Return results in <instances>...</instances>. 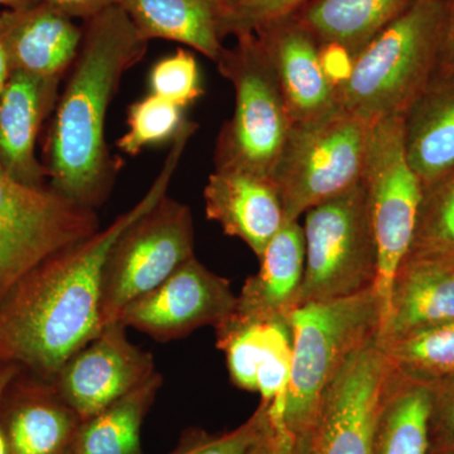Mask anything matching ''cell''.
<instances>
[{
    "label": "cell",
    "mask_w": 454,
    "mask_h": 454,
    "mask_svg": "<svg viewBox=\"0 0 454 454\" xmlns=\"http://www.w3.org/2000/svg\"><path fill=\"white\" fill-rule=\"evenodd\" d=\"M196 128L176 137L157 178L112 225L59 250L31 269L0 298V361L53 380L66 361L103 330L101 279L119 235L167 195Z\"/></svg>",
    "instance_id": "1"
},
{
    "label": "cell",
    "mask_w": 454,
    "mask_h": 454,
    "mask_svg": "<svg viewBox=\"0 0 454 454\" xmlns=\"http://www.w3.org/2000/svg\"><path fill=\"white\" fill-rule=\"evenodd\" d=\"M148 41L116 4L88 20L43 142L49 184L66 199L95 208L121 170L106 139L107 112L122 76L145 56Z\"/></svg>",
    "instance_id": "2"
},
{
    "label": "cell",
    "mask_w": 454,
    "mask_h": 454,
    "mask_svg": "<svg viewBox=\"0 0 454 454\" xmlns=\"http://www.w3.org/2000/svg\"><path fill=\"white\" fill-rule=\"evenodd\" d=\"M446 0H415L354 57L339 106L372 125L405 118L437 71Z\"/></svg>",
    "instance_id": "3"
},
{
    "label": "cell",
    "mask_w": 454,
    "mask_h": 454,
    "mask_svg": "<svg viewBox=\"0 0 454 454\" xmlns=\"http://www.w3.org/2000/svg\"><path fill=\"white\" fill-rule=\"evenodd\" d=\"M380 324V301L373 288L303 304L289 317L293 363L284 424L301 448L328 385L354 352L378 337Z\"/></svg>",
    "instance_id": "4"
},
{
    "label": "cell",
    "mask_w": 454,
    "mask_h": 454,
    "mask_svg": "<svg viewBox=\"0 0 454 454\" xmlns=\"http://www.w3.org/2000/svg\"><path fill=\"white\" fill-rule=\"evenodd\" d=\"M216 62L234 86L235 110L217 137L215 170L271 179L293 127L276 71L255 33L238 35Z\"/></svg>",
    "instance_id": "5"
},
{
    "label": "cell",
    "mask_w": 454,
    "mask_h": 454,
    "mask_svg": "<svg viewBox=\"0 0 454 454\" xmlns=\"http://www.w3.org/2000/svg\"><path fill=\"white\" fill-rule=\"evenodd\" d=\"M372 125L342 107L293 124L271 181L282 200L286 223L345 192L363 178Z\"/></svg>",
    "instance_id": "6"
},
{
    "label": "cell",
    "mask_w": 454,
    "mask_h": 454,
    "mask_svg": "<svg viewBox=\"0 0 454 454\" xmlns=\"http://www.w3.org/2000/svg\"><path fill=\"white\" fill-rule=\"evenodd\" d=\"M303 216L306 262L298 307L373 288L378 256L363 178Z\"/></svg>",
    "instance_id": "7"
},
{
    "label": "cell",
    "mask_w": 454,
    "mask_h": 454,
    "mask_svg": "<svg viewBox=\"0 0 454 454\" xmlns=\"http://www.w3.org/2000/svg\"><path fill=\"white\" fill-rule=\"evenodd\" d=\"M363 181L378 256L373 289L380 301L382 322L394 279L413 243L423 192L406 158L404 118L385 119L370 127Z\"/></svg>",
    "instance_id": "8"
},
{
    "label": "cell",
    "mask_w": 454,
    "mask_h": 454,
    "mask_svg": "<svg viewBox=\"0 0 454 454\" xmlns=\"http://www.w3.org/2000/svg\"><path fill=\"white\" fill-rule=\"evenodd\" d=\"M193 249L192 212L184 203L163 196L127 226L107 255L101 279L104 327L193 258Z\"/></svg>",
    "instance_id": "9"
},
{
    "label": "cell",
    "mask_w": 454,
    "mask_h": 454,
    "mask_svg": "<svg viewBox=\"0 0 454 454\" xmlns=\"http://www.w3.org/2000/svg\"><path fill=\"white\" fill-rule=\"evenodd\" d=\"M100 230L95 210L52 187L25 186L0 166V298L53 254Z\"/></svg>",
    "instance_id": "10"
},
{
    "label": "cell",
    "mask_w": 454,
    "mask_h": 454,
    "mask_svg": "<svg viewBox=\"0 0 454 454\" xmlns=\"http://www.w3.org/2000/svg\"><path fill=\"white\" fill-rule=\"evenodd\" d=\"M391 375L376 337L354 352L322 396L304 454H373Z\"/></svg>",
    "instance_id": "11"
},
{
    "label": "cell",
    "mask_w": 454,
    "mask_h": 454,
    "mask_svg": "<svg viewBox=\"0 0 454 454\" xmlns=\"http://www.w3.org/2000/svg\"><path fill=\"white\" fill-rule=\"evenodd\" d=\"M236 301L229 280L193 256L153 291L128 304L116 321L168 342L206 325L216 327L231 315Z\"/></svg>",
    "instance_id": "12"
},
{
    "label": "cell",
    "mask_w": 454,
    "mask_h": 454,
    "mask_svg": "<svg viewBox=\"0 0 454 454\" xmlns=\"http://www.w3.org/2000/svg\"><path fill=\"white\" fill-rule=\"evenodd\" d=\"M155 370L153 355L130 342L119 321L68 358L53 382L66 403L89 419L148 381Z\"/></svg>",
    "instance_id": "13"
},
{
    "label": "cell",
    "mask_w": 454,
    "mask_h": 454,
    "mask_svg": "<svg viewBox=\"0 0 454 454\" xmlns=\"http://www.w3.org/2000/svg\"><path fill=\"white\" fill-rule=\"evenodd\" d=\"M215 331L232 384L259 393L265 404L286 402L293 363L288 319L247 318L231 313Z\"/></svg>",
    "instance_id": "14"
},
{
    "label": "cell",
    "mask_w": 454,
    "mask_h": 454,
    "mask_svg": "<svg viewBox=\"0 0 454 454\" xmlns=\"http://www.w3.org/2000/svg\"><path fill=\"white\" fill-rule=\"evenodd\" d=\"M82 422L55 382L22 367L0 397L7 454H67Z\"/></svg>",
    "instance_id": "15"
},
{
    "label": "cell",
    "mask_w": 454,
    "mask_h": 454,
    "mask_svg": "<svg viewBox=\"0 0 454 454\" xmlns=\"http://www.w3.org/2000/svg\"><path fill=\"white\" fill-rule=\"evenodd\" d=\"M253 33L276 71L293 124L316 121L340 107L336 89L322 70L319 44L294 14Z\"/></svg>",
    "instance_id": "16"
},
{
    "label": "cell",
    "mask_w": 454,
    "mask_h": 454,
    "mask_svg": "<svg viewBox=\"0 0 454 454\" xmlns=\"http://www.w3.org/2000/svg\"><path fill=\"white\" fill-rule=\"evenodd\" d=\"M61 82L62 77L12 71L0 92V166L25 186H49L35 145L55 110Z\"/></svg>",
    "instance_id": "17"
},
{
    "label": "cell",
    "mask_w": 454,
    "mask_h": 454,
    "mask_svg": "<svg viewBox=\"0 0 454 454\" xmlns=\"http://www.w3.org/2000/svg\"><path fill=\"white\" fill-rule=\"evenodd\" d=\"M83 29L46 2L0 11V44L12 71L62 77L79 52Z\"/></svg>",
    "instance_id": "18"
},
{
    "label": "cell",
    "mask_w": 454,
    "mask_h": 454,
    "mask_svg": "<svg viewBox=\"0 0 454 454\" xmlns=\"http://www.w3.org/2000/svg\"><path fill=\"white\" fill-rule=\"evenodd\" d=\"M206 216L243 240L258 258L286 225L274 182L244 172L215 170L203 191Z\"/></svg>",
    "instance_id": "19"
},
{
    "label": "cell",
    "mask_w": 454,
    "mask_h": 454,
    "mask_svg": "<svg viewBox=\"0 0 454 454\" xmlns=\"http://www.w3.org/2000/svg\"><path fill=\"white\" fill-rule=\"evenodd\" d=\"M259 260V271L247 278L232 313L247 318L289 321L298 309L306 262V243L300 221L286 223Z\"/></svg>",
    "instance_id": "20"
},
{
    "label": "cell",
    "mask_w": 454,
    "mask_h": 454,
    "mask_svg": "<svg viewBox=\"0 0 454 454\" xmlns=\"http://www.w3.org/2000/svg\"><path fill=\"white\" fill-rule=\"evenodd\" d=\"M454 321V270L405 260L397 270L376 340L400 339L433 325Z\"/></svg>",
    "instance_id": "21"
},
{
    "label": "cell",
    "mask_w": 454,
    "mask_h": 454,
    "mask_svg": "<svg viewBox=\"0 0 454 454\" xmlns=\"http://www.w3.org/2000/svg\"><path fill=\"white\" fill-rule=\"evenodd\" d=\"M408 162L422 186L454 166V80H433L404 118Z\"/></svg>",
    "instance_id": "22"
},
{
    "label": "cell",
    "mask_w": 454,
    "mask_h": 454,
    "mask_svg": "<svg viewBox=\"0 0 454 454\" xmlns=\"http://www.w3.org/2000/svg\"><path fill=\"white\" fill-rule=\"evenodd\" d=\"M145 41L178 42L219 61L225 50L219 29L220 7L210 0H119Z\"/></svg>",
    "instance_id": "23"
},
{
    "label": "cell",
    "mask_w": 454,
    "mask_h": 454,
    "mask_svg": "<svg viewBox=\"0 0 454 454\" xmlns=\"http://www.w3.org/2000/svg\"><path fill=\"white\" fill-rule=\"evenodd\" d=\"M415 0H309L294 16L319 46L334 43L356 55Z\"/></svg>",
    "instance_id": "24"
},
{
    "label": "cell",
    "mask_w": 454,
    "mask_h": 454,
    "mask_svg": "<svg viewBox=\"0 0 454 454\" xmlns=\"http://www.w3.org/2000/svg\"><path fill=\"white\" fill-rule=\"evenodd\" d=\"M162 384L157 372L100 413L82 420L67 454H142L143 420Z\"/></svg>",
    "instance_id": "25"
},
{
    "label": "cell",
    "mask_w": 454,
    "mask_h": 454,
    "mask_svg": "<svg viewBox=\"0 0 454 454\" xmlns=\"http://www.w3.org/2000/svg\"><path fill=\"white\" fill-rule=\"evenodd\" d=\"M432 387L393 369L376 427L373 454H428Z\"/></svg>",
    "instance_id": "26"
},
{
    "label": "cell",
    "mask_w": 454,
    "mask_h": 454,
    "mask_svg": "<svg viewBox=\"0 0 454 454\" xmlns=\"http://www.w3.org/2000/svg\"><path fill=\"white\" fill-rule=\"evenodd\" d=\"M378 345L393 369L409 380L433 387L454 379V321Z\"/></svg>",
    "instance_id": "27"
},
{
    "label": "cell",
    "mask_w": 454,
    "mask_h": 454,
    "mask_svg": "<svg viewBox=\"0 0 454 454\" xmlns=\"http://www.w3.org/2000/svg\"><path fill=\"white\" fill-rule=\"evenodd\" d=\"M405 260L454 270V166L423 187L413 243Z\"/></svg>",
    "instance_id": "28"
},
{
    "label": "cell",
    "mask_w": 454,
    "mask_h": 454,
    "mask_svg": "<svg viewBox=\"0 0 454 454\" xmlns=\"http://www.w3.org/2000/svg\"><path fill=\"white\" fill-rule=\"evenodd\" d=\"M184 107L149 94L128 107V130L116 140L122 153L138 155L149 145L175 140L188 121Z\"/></svg>",
    "instance_id": "29"
},
{
    "label": "cell",
    "mask_w": 454,
    "mask_h": 454,
    "mask_svg": "<svg viewBox=\"0 0 454 454\" xmlns=\"http://www.w3.org/2000/svg\"><path fill=\"white\" fill-rule=\"evenodd\" d=\"M151 94L187 109L203 95L201 71L195 55L177 50L155 62L149 74Z\"/></svg>",
    "instance_id": "30"
},
{
    "label": "cell",
    "mask_w": 454,
    "mask_h": 454,
    "mask_svg": "<svg viewBox=\"0 0 454 454\" xmlns=\"http://www.w3.org/2000/svg\"><path fill=\"white\" fill-rule=\"evenodd\" d=\"M270 432L267 406L260 404L247 422L221 435L192 434L172 454H250Z\"/></svg>",
    "instance_id": "31"
},
{
    "label": "cell",
    "mask_w": 454,
    "mask_h": 454,
    "mask_svg": "<svg viewBox=\"0 0 454 454\" xmlns=\"http://www.w3.org/2000/svg\"><path fill=\"white\" fill-rule=\"evenodd\" d=\"M309 0H239L229 8L220 9L221 37L253 33L273 20L291 16Z\"/></svg>",
    "instance_id": "32"
},
{
    "label": "cell",
    "mask_w": 454,
    "mask_h": 454,
    "mask_svg": "<svg viewBox=\"0 0 454 454\" xmlns=\"http://www.w3.org/2000/svg\"><path fill=\"white\" fill-rule=\"evenodd\" d=\"M430 439L454 442V379L433 385Z\"/></svg>",
    "instance_id": "33"
},
{
    "label": "cell",
    "mask_w": 454,
    "mask_h": 454,
    "mask_svg": "<svg viewBox=\"0 0 454 454\" xmlns=\"http://www.w3.org/2000/svg\"><path fill=\"white\" fill-rule=\"evenodd\" d=\"M354 55L339 44L328 43L319 46V61L328 82L334 89L343 85L352 74Z\"/></svg>",
    "instance_id": "34"
},
{
    "label": "cell",
    "mask_w": 454,
    "mask_h": 454,
    "mask_svg": "<svg viewBox=\"0 0 454 454\" xmlns=\"http://www.w3.org/2000/svg\"><path fill=\"white\" fill-rule=\"evenodd\" d=\"M433 80H454V0L444 3L441 52Z\"/></svg>",
    "instance_id": "35"
},
{
    "label": "cell",
    "mask_w": 454,
    "mask_h": 454,
    "mask_svg": "<svg viewBox=\"0 0 454 454\" xmlns=\"http://www.w3.org/2000/svg\"><path fill=\"white\" fill-rule=\"evenodd\" d=\"M64 12L68 17H82L86 20L106 9L119 4V0H42Z\"/></svg>",
    "instance_id": "36"
},
{
    "label": "cell",
    "mask_w": 454,
    "mask_h": 454,
    "mask_svg": "<svg viewBox=\"0 0 454 454\" xmlns=\"http://www.w3.org/2000/svg\"><path fill=\"white\" fill-rule=\"evenodd\" d=\"M250 454H304V450L291 437L270 432Z\"/></svg>",
    "instance_id": "37"
},
{
    "label": "cell",
    "mask_w": 454,
    "mask_h": 454,
    "mask_svg": "<svg viewBox=\"0 0 454 454\" xmlns=\"http://www.w3.org/2000/svg\"><path fill=\"white\" fill-rule=\"evenodd\" d=\"M20 366L16 365V364L7 363V361H0V397H2L3 391H4L9 381L16 376V373L20 372ZM0 454H7L2 429H0Z\"/></svg>",
    "instance_id": "38"
},
{
    "label": "cell",
    "mask_w": 454,
    "mask_h": 454,
    "mask_svg": "<svg viewBox=\"0 0 454 454\" xmlns=\"http://www.w3.org/2000/svg\"><path fill=\"white\" fill-rule=\"evenodd\" d=\"M11 74L12 68L11 64H9L7 53H5L4 49H3L2 44H0V92H2L4 86L7 85Z\"/></svg>",
    "instance_id": "39"
},
{
    "label": "cell",
    "mask_w": 454,
    "mask_h": 454,
    "mask_svg": "<svg viewBox=\"0 0 454 454\" xmlns=\"http://www.w3.org/2000/svg\"><path fill=\"white\" fill-rule=\"evenodd\" d=\"M428 454H454V442L433 441V439H430Z\"/></svg>",
    "instance_id": "40"
},
{
    "label": "cell",
    "mask_w": 454,
    "mask_h": 454,
    "mask_svg": "<svg viewBox=\"0 0 454 454\" xmlns=\"http://www.w3.org/2000/svg\"><path fill=\"white\" fill-rule=\"evenodd\" d=\"M37 2L40 0H0V5H5L8 8H20L35 4Z\"/></svg>",
    "instance_id": "41"
},
{
    "label": "cell",
    "mask_w": 454,
    "mask_h": 454,
    "mask_svg": "<svg viewBox=\"0 0 454 454\" xmlns=\"http://www.w3.org/2000/svg\"><path fill=\"white\" fill-rule=\"evenodd\" d=\"M210 2L215 3V4L219 5L221 9H223L231 7V5H234L239 0H210Z\"/></svg>",
    "instance_id": "42"
}]
</instances>
